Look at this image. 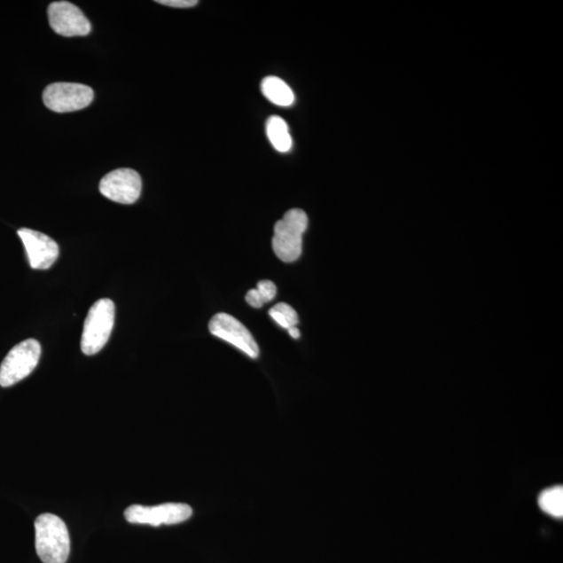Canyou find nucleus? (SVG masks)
Segmentation results:
<instances>
[{
	"mask_svg": "<svg viewBox=\"0 0 563 563\" xmlns=\"http://www.w3.org/2000/svg\"><path fill=\"white\" fill-rule=\"evenodd\" d=\"M308 228V216L301 209L289 210L275 225L272 248L277 257L285 263H292L301 257L303 251V236Z\"/></svg>",
	"mask_w": 563,
	"mask_h": 563,
	"instance_id": "nucleus-2",
	"label": "nucleus"
},
{
	"mask_svg": "<svg viewBox=\"0 0 563 563\" xmlns=\"http://www.w3.org/2000/svg\"><path fill=\"white\" fill-rule=\"evenodd\" d=\"M538 505L543 512L556 519L563 517V488L554 486V488L543 490L538 497Z\"/></svg>",
	"mask_w": 563,
	"mask_h": 563,
	"instance_id": "nucleus-13",
	"label": "nucleus"
},
{
	"mask_svg": "<svg viewBox=\"0 0 563 563\" xmlns=\"http://www.w3.org/2000/svg\"><path fill=\"white\" fill-rule=\"evenodd\" d=\"M142 181L137 171L121 168L111 171L99 183V192L115 203L132 205L141 194Z\"/></svg>",
	"mask_w": 563,
	"mask_h": 563,
	"instance_id": "nucleus-7",
	"label": "nucleus"
},
{
	"mask_svg": "<svg viewBox=\"0 0 563 563\" xmlns=\"http://www.w3.org/2000/svg\"><path fill=\"white\" fill-rule=\"evenodd\" d=\"M288 333L290 336L294 338V340H298V338H300L301 336L300 330L296 327L288 329Z\"/></svg>",
	"mask_w": 563,
	"mask_h": 563,
	"instance_id": "nucleus-17",
	"label": "nucleus"
},
{
	"mask_svg": "<svg viewBox=\"0 0 563 563\" xmlns=\"http://www.w3.org/2000/svg\"><path fill=\"white\" fill-rule=\"evenodd\" d=\"M23 245H25L29 265L34 270H49L59 257L58 243L51 237L31 229L18 231Z\"/></svg>",
	"mask_w": 563,
	"mask_h": 563,
	"instance_id": "nucleus-10",
	"label": "nucleus"
},
{
	"mask_svg": "<svg viewBox=\"0 0 563 563\" xmlns=\"http://www.w3.org/2000/svg\"><path fill=\"white\" fill-rule=\"evenodd\" d=\"M192 508L183 503H165L157 506L132 505L124 512V518L130 524L176 525L192 517Z\"/></svg>",
	"mask_w": 563,
	"mask_h": 563,
	"instance_id": "nucleus-5",
	"label": "nucleus"
},
{
	"mask_svg": "<svg viewBox=\"0 0 563 563\" xmlns=\"http://www.w3.org/2000/svg\"><path fill=\"white\" fill-rule=\"evenodd\" d=\"M40 356V343L33 338L18 343L0 365V387H13L31 375L39 364Z\"/></svg>",
	"mask_w": 563,
	"mask_h": 563,
	"instance_id": "nucleus-4",
	"label": "nucleus"
},
{
	"mask_svg": "<svg viewBox=\"0 0 563 563\" xmlns=\"http://www.w3.org/2000/svg\"><path fill=\"white\" fill-rule=\"evenodd\" d=\"M261 90L263 96L274 105L289 106L294 103V93L292 88L277 76L265 78L261 84Z\"/></svg>",
	"mask_w": 563,
	"mask_h": 563,
	"instance_id": "nucleus-11",
	"label": "nucleus"
},
{
	"mask_svg": "<svg viewBox=\"0 0 563 563\" xmlns=\"http://www.w3.org/2000/svg\"><path fill=\"white\" fill-rule=\"evenodd\" d=\"M94 92L89 86L78 82H55L45 88L43 102L46 108L57 113H68L87 108L93 102Z\"/></svg>",
	"mask_w": 563,
	"mask_h": 563,
	"instance_id": "nucleus-6",
	"label": "nucleus"
},
{
	"mask_svg": "<svg viewBox=\"0 0 563 563\" xmlns=\"http://www.w3.org/2000/svg\"><path fill=\"white\" fill-rule=\"evenodd\" d=\"M212 335L231 343L253 359L258 358L259 347L254 340L251 332L232 316L227 313H218L209 323Z\"/></svg>",
	"mask_w": 563,
	"mask_h": 563,
	"instance_id": "nucleus-8",
	"label": "nucleus"
},
{
	"mask_svg": "<svg viewBox=\"0 0 563 563\" xmlns=\"http://www.w3.org/2000/svg\"><path fill=\"white\" fill-rule=\"evenodd\" d=\"M35 551L44 563H66L70 553L67 526L55 514L39 515L35 521Z\"/></svg>",
	"mask_w": 563,
	"mask_h": 563,
	"instance_id": "nucleus-1",
	"label": "nucleus"
},
{
	"mask_svg": "<svg viewBox=\"0 0 563 563\" xmlns=\"http://www.w3.org/2000/svg\"><path fill=\"white\" fill-rule=\"evenodd\" d=\"M269 313L270 317L284 329L296 327V325L299 324L298 313L292 306L285 303L277 304L271 308Z\"/></svg>",
	"mask_w": 563,
	"mask_h": 563,
	"instance_id": "nucleus-15",
	"label": "nucleus"
},
{
	"mask_svg": "<svg viewBox=\"0 0 563 563\" xmlns=\"http://www.w3.org/2000/svg\"><path fill=\"white\" fill-rule=\"evenodd\" d=\"M114 321L115 305L113 301H98L89 310L86 317L81 340L82 352L92 356L102 351L109 340Z\"/></svg>",
	"mask_w": 563,
	"mask_h": 563,
	"instance_id": "nucleus-3",
	"label": "nucleus"
},
{
	"mask_svg": "<svg viewBox=\"0 0 563 563\" xmlns=\"http://www.w3.org/2000/svg\"><path fill=\"white\" fill-rule=\"evenodd\" d=\"M277 295V286L270 280L260 281L257 289H252L246 293V303L254 308H261L264 304L274 301Z\"/></svg>",
	"mask_w": 563,
	"mask_h": 563,
	"instance_id": "nucleus-14",
	"label": "nucleus"
},
{
	"mask_svg": "<svg viewBox=\"0 0 563 563\" xmlns=\"http://www.w3.org/2000/svg\"><path fill=\"white\" fill-rule=\"evenodd\" d=\"M49 20L53 32L64 37H82L91 32V23L85 14L68 2L51 4Z\"/></svg>",
	"mask_w": 563,
	"mask_h": 563,
	"instance_id": "nucleus-9",
	"label": "nucleus"
},
{
	"mask_svg": "<svg viewBox=\"0 0 563 563\" xmlns=\"http://www.w3.org/2000/svg\"><path fill=\"white\" fill-rule=\"evenodd\" d=\"M157 3L168 5V7L179 9L192 8L199 4L197 0H158Z\"/></svg>",
	"mask_w": 563,
	"mask_h": 563,
	"instance_id": "nucleus-16",
	"label": "nucleus"
},
{
	"mask_svg": "<svg viewBox=\"0 0 563 563\" xmlns=\"http://www.w3.org/2000/svg\"><path fill=\"white\" fill-rule=\"evenodd\" d=\"M266 134L272 146L278 152H287L292 150L293 138L289 133V128L285 121L278 116H271L266 122Z\"/></svg>",
	"mask_w": 563,
	"mask_h": 563,
	"instance_id": "nucleus-12",
	"label": "nucleus"
}]
</instances>
